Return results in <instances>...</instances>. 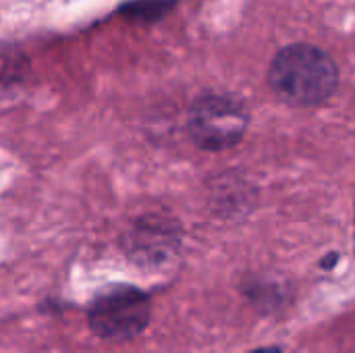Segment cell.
<instances>
[{"instance_id":"obj_7","label":"cell","mask_w":355,"mask_h":353,"mask_svg":"<svg viewBox=\"0 0 355 353\" xmlns=\"http://www.w3.org/2000/svg\"><path fill=\"white\" fill-rule=\"evenodd\" d=\"M354 246H355V237H354Z\"/></svg>"},{"instance_id":"obj_3","label":"cell","mask_w":355,"mask_h":353,"mask_svg":"<svg viewBox=\"0 0 355 353\" xmlns=\"http://www.w3.org/2000/svg\"><path fill=\"white\" fill-rule=\"evenodd\" d=\"M248 123V106L233 94H202L189 110V133L200 148L210 152L235 146Z\"/></svg>"},{"instance_id":"obj_1","label":"cell","mask_w":355,"mask_h":353,"mask_svg":"<svg viewBox=\"0 0 355 353\" xmlns=\"http://www.w3.org/2000/svg\"><path fill=\"white\" fill-rule=\"evenodd\" d=\"M268 81L287 104L316 106L335 94L339 71L324 50L312 44H291L277 52Z\"/></svg>"},{"instance_id":"obj_4","label":"cell","mask_w":355,"mask_h":353,"mask_svg":"<svg viewBox=\"0 0 355 353\" xmlns=\"http://www.w3.org/2000/svg\"><path fill=\"white\" fill-rule=\"evenodd\" d=\"M173 231L160 218H144L129 233V256L135 260H158L168 254Z\"/></svg>"},{"instance_id":"obj_5","label":"cell","mask_w":355,"mask_h":353,"mask_svg":"<svg viewBox=\"0 0 355 353\" xmlns=\"http://www.w3.org/2000/svg\"><path fill=\"white\" fill-rule=\"evenodd\" d=\"M171 6H173V0H133L121 6L119 12L133 21H156Z\"/></svg>"},{"instance_id":"obj_2","label":"cell","mask_w":355,"mask_h":353,"mask_svg":"<svg viewBox=\"0 0 355 353\" xmlns=\"http://www.w3.org/2000/svg\"><path fill=\"white\" fill-rule=\"evenodd\" d=\"M150 314V298L144 291L131 285H114L89 304L87 322L96 337L119 343L144 333Z\"/></svg>"},{"instance_id":"obj_6","label":"cell","mask_w":355,"mask_h":353,"mask_svg":"<svg viewBox=\"0 0 355 353\" xmlns=\"http://www.w3.org/2000/svg\"><path fill=\"white\" fill-rule=\"evenodd\" d=\"M254 353H281V350L279 347H266V350H258Z\"/></svg>"}]
</instances>
